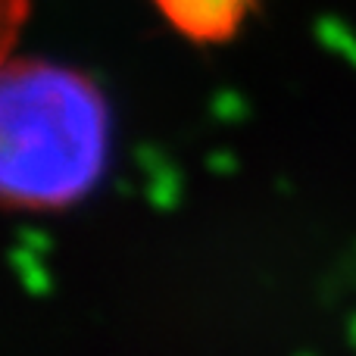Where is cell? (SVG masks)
Listing matches in <instances>:
<instances>
[{
	"label": "cell",
	"instance_id": "cell-1",
	"mask_svg": "<svg viewBox=\"0 0 356 356\" xmlns=\"http://www.w3.org/2000/svg\"><path fill=\"white\" fill-rule=\"evenodd\" d=\"M110 154V113L97 85L44 60L6 69L0 94V184L6 203L60 209L97 184Z\"/></svg>",
	"mask_w": 356,
	"mask_h": 356
},
{
	"label": "cell",
	"instance_id": "cell-2",
	"mask_svg": "<svg viewBox=\"0 0 356 356\" xmlns=\"http://www.w3.org/2000/svg\"><path fill=\"white\" fill-rule=\"evenodd\" d=\"M257 0H154L160 16L197 44H222L238 35Z\"/></svg>",
	"mask_w": 356,
	"mask_h": 356
}]
</instances>
